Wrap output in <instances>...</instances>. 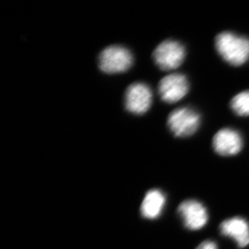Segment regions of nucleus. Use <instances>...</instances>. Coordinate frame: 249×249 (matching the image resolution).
Wrapping results in <instances>:
<instances>
[{
  "label": "nucleus",
  "instance_id": "obj_1",
  "mask_svg": "<svg viewBox=\"0 0 249 249\" xmlns=\"http://www.w3.org/2000/svg\"><path fill=\"white\" fill-rule=\"evenodd\" d=\"M219 56L231 66H242L249 59V39L230 32L219 33L215 38Z\"/></svg>",
  "mask_w": 249,
  "mask_h": 249
},
{
  "label": "nucleus",
  "instance_id": "obj_2",
  "mask_svg": "<svg viewBox=\"0 0 249 249\" xmlns=\"http://www.w3.org/2000/svg\"><path fill=\"white\" fill-rule=\"evenodd\" d=\"M200 122L199 114L191 107L176 109L168 117V127L178 137H187L195 134L199 127Z\"/></svg>",
  "mask_w": 249,
  "mask_h": 249
},
{
  "label": "nucleus",
  "instance_id": "obj_3",
  "mask_svg": "<svg viewBox=\"0 0 249 249\" xmlns=\"http://www.w3.org/2000/svg\"><path fill=\"white\" fill-rule=\"evenodd\" d=\"M133 57L126 48L113 45L103 51L99 55V68L107 73H123L129 70Z\"/></svg>",
  "mask_w": 249,
  "mask_h": 249
},
{
  "label": "nucleus",
  "instance_id": "obj_4",
  "mask_svg": "<svg viewBox=\"0 0 249 249\" xmlns=\"http://www.w3.org/2000/svg\"><path fill=\"white\" fill-rule=\"evenodd\" d=\"M186 57V50L181 43L168 40L160 43L153 52L157 66L163 71H174L181 66Z\"/></svg>",
  "mask_w": 249,
  "mask_h": 249
},
{
  "label": "nucleus",
  "instance_id": "obj_5",
  "mask_svg": "<svg viewBox=\"0 0 249 249\" xmlns=\"http://www.w3.org/2000/svg\"><path fill=\"white\" fill-rule=\"evenodd\" d=\"M158 90L163 101L174 104L183 99L188 93V80L181 73H171L160 80Z\"/></svg>",
  "mask_w": 249,
  "mask_h": 249
},
{
  "label": "nucleus",
  "instance_id": "obj_6",
  "mask_svg": "<svg viewBox=\"0 0 249 249\" xmlns=\"http://www.w3.org/2000/svg\"><path fill=\"white\" fill-rule=\"evenodd\" d=\"M152 99L153 94L147 85L133 83L128 87L125 93V106L130 112L142 115L150 107Z\"/></svg>",
  "mask_w": 249,
  "mask_h": 249
},
{
  "label": "nucleus",
  "instance_id": "obj_7",
  "mask_svg": "<svg viewBox=\"0 0 249 249\" xmlns=\"http://www.w3.org/2000/svg\"><path fill=\"white\" fill-rule=\"evenodd\" d=\"M178 213L183 220L184 225L192 231L199 230L208 221L207 209L196 200H186L178 207Z\"/></svg>",
  "mask_w": 249,
  "mask_h": 249
},
{
  "label": "nucleus",
  "instance_id": "obj_8",
  "mask_svg": "<svg viewBox=\"0 0 249 249\" xmlns=\"http://www.w3.org/2000/svg\"><path fill=\"white\" fill-rule=\"evenodd\" d=\"M212 144L219 155L235 156L242 150L243 138L236 130L223 128L214 135Z\"/></svg>",
  "mask_w": 249,
  "mask_h": 249
},
{
  "label": "nucleus",
  "instance_id": "obj_9",
  "mask_svg": "<svg viewBox=\"0 0 249 249\" xmlns=\"http://www.w3.org/2000/svg\"><path fill=\"white\" fill-rule=\"evenodd\" d=\"M222 235L233 239L239 248L249 245V224L245 219L235 217L227 219L220 225Z\"/></svg>",
  "mask_w": 249,
  "mask_h": 249
},
{
  "label": "nucleus",
  "instance_id": "obj_10",
  "mask_svg": "<svg viewBox=\"0 0 249 249\" xmlns=\"http://www.w3.org/2000/svg\"><path fill=\"white\" fill-rule=\"evenodd\" d=\"M165 204V195L161 191H148L141 205V213L147 219H156L160 215Z\"/></svg>",
  "mask_w": 249,
  "mask_h": 249
},
{
  "label": "nucleus",
  "instance_id": "obj_11",
  "mask_svg": "<svg viewBox=\"0 0 249 249\" xmlns=\"http://www.w3.org/2000/svg\"><path fill=\"white\" fill-rule=\"evenodd\" d=\"M231 107L239 116H249V90L236 94L231 101Z\"/></svg>",
  "mask_w": 249,
  "mask_h": 249
},
{
  "label": "nucleus",
  "instance_id": "obj_12",
  "mask_svg": "<svg viewBox=\"0 0 249 249\" xmlns=\"http://www.w3.org/2000/svg\"><path fill=\"white\" fill-rule=\"evenodd\" d=\"M196 249H218V246L213 241L207 240V241H204L201 245H198V247Z\"/></svg>",
  "mask_w": 249,
  "mask_h": 249
}]
</instances>
